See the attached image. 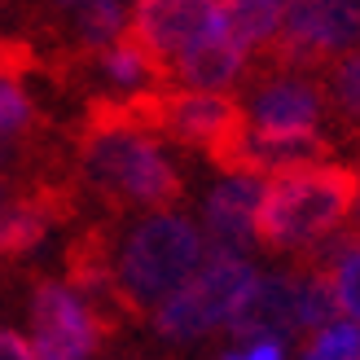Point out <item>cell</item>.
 Masks as SVG:
<instances>
[{
    "instance_id": "cell-1",
    "label": "cell",
    "mask_w": 360,
    "mask_h": 360,
    "mask_svg": "<svg viewBox=\"0 0 360 360\" xmlns=\"http://www.w3.org/2000/svg\"><path fill=\"white\" fill-rule=\"evenodd\" d=\"M79 176L119 211H167L180 198V167L136 101H97L79 136Z\"/></svg>"
},
{
    "instance_id": "cell-2",
    "label": "cell",
    "mask_w": 360,
    "mask_h": 360,
    "mask_svg": "<svg viewBox=\"0 0 360 360\" xmlns=\"http://www.w3.org/2000/svg\"><path fill=\"white\" fill-rule=\"evenodd\" d=\"M207 259L202 224H193L185 211H150L119 233L115 246H105V277L110 299L132 312H154L185 285Z\"/></svg>"
},
{
    "instance_id": "cell-3",
    "label": "cell",
    "mask_w": 360,
    "mask_h": 360,
    "mask_svg": "<svg viewBox=\"0 0 360 360\" xmlns=\"http://www.w3.org/2000/svg\"><path fill=\"white\" fill-rule=\"evenodd\" d=\"M360 202V172L343 163H316L273 176L259 207L255 238L273 250H308L330 242Z\"/></svg>"
},
{
    "instance_id": "cell-4",
    "label": "cell",
    "mask_w": 360,
    "mask_h": 360,
    "mask_svg": "<svg viewBox=\"0 0 360 360\" xmlns=\"http://www.w3.org/2000/svg\"><path fill=\"white\" fill-rule=\"evenodd\" d=\"M259 281L255 264L242 250H207L202 268L180 290L150 312V326L163 343H202L215 330H229L250 285Z\"/></svg>"
},
{
    "instance_id": "cell-5",
    "label": "cell",
    "mask_w": 360,
    "mask_h": 360,
    "mask_svg": "<svg viewBox=\"0 0 360 360\" xmlns=\"http://www.w3.org/2000/svg\"><path fill=\"white\" fill-rule=\"evenodd\" d=\"M330 321H338L330 277L321 268H303V273L259 277L233 316L229 334L233 343H246V338H285L290 343L295 334H316Z\"/></svg>"
},
{
    "instance_id": "cell-6",
    "label": "cell",
    "mask_w": 360,
    "mask_h": 360,
    "mask_svg": "<svg viewBox=\"0 0 360 360\" xmlns=\"http://www.w3.org/2000/svg\"><path fill=\"white\" fill-rule=\"evenodd\" d=\"M35 360H97L105 338V312L70 281L40 277L27 299Z\"/></svg>"
},
{
    "instance_id": "cell-7",
    "label": "cell",
    "mask_w": 360,
    "mask_h": 360,
    "mask_svg": "<svg viewBox=\"0 0 360 360\" xmlns=\"http://www.w3.org/2000/svg\"><path fill=\"white\" fill-rule=\"evenodd\" d=\"M136 110L158 136H176L180 146L207 150L215 163H220L224 150L246 128V115L238 110V101L224 97V93H185V88L167 93V88H158L154 97L136 101Z\"/></svg>"
},
{
    "instance_id": "cell-8",
    "label": "cell",
    "mask_w": 360,
    "mask_h": 360,
    "mask_svg": "<svg viewBox=\"0 0 360 360\" xmlns=\"http://www.w3.org/2000/svg\"><path fill=\"white\" fill-rule=\"evenodd\" d=\"M352 49H360V0H290L273 53L285 70H308Z\"/></svg>"
},
{
    "instance_id": "cell-9",
    "label": "cell",
    "mask_w": 360,
    "mask_h": 360,
    "mask_svg": "<svg viewBox=\"0 0 360 360\" xmlns=\"http://www.w3.org/2000/svg\"><path fill=\"white\" fill-rule=\"evenodd\" d=\"M215 27H220V0H136L128 35L163 70H172L176 58H185Z\"/></svg>"
},
{
    "instance_id": "cell-10",
    "label": "cell",
    "mask_w": 360,
    "mask_h": 360,
    "mask_svg": "<svg viewBox=\"0 0 360 360\" xmlns=\"http://www.w3.org/2000/svg\"><path fill=\"white\" fill-rule=\"evenodd\" d=\"M316 163H330V141L321 132H264L246 123L238 141L224 150L220 172H250L259 180H273Z\"/></svg>"
},
{
    "instance_id": "cell-11",
    "label": "cell",
    "mask_w": 360,
    "mask_h": 360,
    "mask_svg": "<svg viewBox=\"0 0 360 360\" xmlns=\"http://www.w3.org/2000/svg\"><path fill=\"white\" fill-rule=\"evenodd\" d=\"M264 189L268 180L250 172H220L202 198V238H211V250H246L255 242Z\"/></svg>"
},
{
    "instance_id": "cell-12",
    "label": "cell",
    "mask_w": 360,
    "mask_h": 360,
    "mask_svg": "<svg viewBox=\"0 0 360 360\" xmlns=\"http://www.w3.org/2000/svg\"><path fill=\"white\" fill-rule=\"evenodd\" d=\"M242 115L250 128L264 132H316V123L326 119V88L299 70H281L255 84Z\"/></svg>"
},
{
    "instance_id": "cell-13",
    "label": "cell",
    "mask_w": 360,
    "mask_h": 360,
    "mask_svg": "<svg viewBox=\"0 0 360 360\" xmlns=\"http://www.w3.org/2000/svg\"><path fill=\"white\" fill-rule=\"evenodd\" d=\"M250 66V53L233 40L224 27H215L207 40H198L185 58H176L172 79L185 88V93H224L233 88Z\"/></svg>"
},
{
    "instance_id": "cell-14",
    "label": "cell",
    "mask_w": 360,
    "mask_h": 360,
    "mask_svg": "<svg viewBox=\"0 0 360 360\" xmlns=\"http://www.w3.org/2000/svg\"><path fill=\"white\" fill-rule=\"evenodd\" d=\"M93 70H97V79L105 84V101L154 97L158 93V75H163V66H158L150 53L132 40V35H123V40H115L110 49L93 53Z\"/></svg>"
},
{
    "instance_id": "cell-15",
    "label": "cell",
    "mask_w": 360,
    "mask_h": 360,
    "mask_svg": "<svg viewBox=\"0 0 360 360\" xmlns=\"http://www.w3.org/2000/svg\"><path fill=\"white\" fill-rule=\"evenodd\" d=\"M285 9L290 0H220V27L250 49H277L285 31Z\"/></svg>"
},
{
    "instance_id": "cell-16",
    "label": "cell",
    "mask_w": 360,
    "mask_h": 360,
    "mask_svg": "<svg viewBox=\"0 0 360 360\" xmlns=\"http://www.w3.org/2000/svg\"><path fill=\"white\" fill-rule=\"evenodd\" d=\"M321 273L330 277V290L338 303V316L360 326V233L338 238L330 246V259L321 264Z\"/></svg>"
},
{
    "instance_id": "cell-17",
    "label": "cell",
    "mask_w": 360,
    "mask_h": 360,
    "mask_svg": "<svg viewBox=\"0 0 360 360\" xmlns=\"http://www.w3.org/2000/svg\"><path fill=\"white\" fill-rule=\"evenodd\" d=\"M299 360H360V326L356 321H330L326 330L308 334Z\"/></svg>"
},
{
    "instance_id": "cell-18",
    "label": "cell",
    "mask_w": 360,
    "mask_h": 360,
    "mask_svg": "<svg viewBox=\"0 0 360 360\" xmlns=\"http://www.w3.org/2000/svg\"><path fill=\"white\" fill-rule=\"evenodd\" d=\"M35 119H40V110H35L31 93L13 75H0V136H5V141H22L35 128Z\"/></svg>"
},
{
    "instance_id": "cell-19",
    "label": "cell",
    "mask_w": 360,
    "mask_h": 360,
    "mask_svg": "<svg viewBox=\"0 0 360 360\" xmlns=\"http://www.w3.org/2000/svg\"><path fill=\"white\" fill-rule=\"evenodd\" d=\"M326 93H330V101L338 105V115L347 123H360V49H352L347 58H338L330 66Z\"/></svg>"
},
{
    "instance_id": "cell-20",
    "label": "cell",
    "mask_w": 360,
    "mask_h": 360,
    "mask_svg": "<svg viewBox=\"0 0 360 360\" xmlns=\"http://www.w3.org/2000/svg\"><path fill=\"white\" fill-rule=\"evenodd\" d=\"M285 338H246V343H233L220 360H285Z\"/></svg>"
},
{
    "instance_id": "cell-21",
    "label": "cell",
    "mask_w": 360,
    "mask_h": 360,
    "mask_svg": "<svg viewBox=\"0 0 360 360\" xmlns=\"http://www.w3.org/2000/svg\"><path fill=\"white\" fill-rule=\"evenodd\" d=\"M0 360H35V352H31V343L18 330L0 326Z\"/></svg>"
},
{
    "instance_id": "cell-22",
    "label": "cell",
    "mask_w": 360,
    "mask_h": 360,
    "mask_svg": "<svg viewBox=\"0 0 360 360\" xmlns=\"http://www.w3.org/2000/svg\"><path fill=\"white\" fill-rule=\"evenodd\" d=\"M18 150H22L18 141H5V136H0V176H5V172H13V163H18Z\"/></svg>"
},
{
    "instance_id": "cell-23",
    "label": "cell",
    "mask_w": 360,
    "mask_h": 360,
    "mask_svg": "<svg viewBox=\"0 0 360 360\" xmlns=\"http://www.w3.org/2000/svg\"><path fill=\"white\" fill-rule=\"evenodd\" d=\"M9 255V198H0V259Z\"/></svg>"
},
{
    "instance_id": "cell-24",
    "label": "cell",
    "mask_w": 360,
    "mask_h": 360,
    "mask_svg": "<svg viewBox=\"0 0 360 360\" xmlns=\"http://www.w3.org/2000/svg\"><path fill=\"white\" fill-rule=\"evenodd\" d=\"M53 5H58V9H62V13H75V9H79V5H88V0H53Z\"/></svg>"
},
{
    "instance_id": "cell-25",
    "label": "cell",
    "mask_w": 360,
    "mask_h": 360,
    "mask_svg": "<svg viewBox=\"0 0 360 360\" xmlns=\"http://www.w3.org/2000/svg\"><path fill=\"white\" fill-rule=\"evenodd\" d=\"M0 75H13V70H5V49H0Z\"/></svg>"
},
{
    "instance_id": "cell-26",
    "label": "cell",
    "mask_w": 360,
    "mask_h": 360,
    "mask_svg": "<svg viewBox=\"0 0 360 360\" xmlns=\"http://www.w3.org/2000/svg\"><path fill=\"white\" fill-rule=\"evenodd\" d=\"M356 211H360V202H356Z\"/></svg>"
}]
</instances>
